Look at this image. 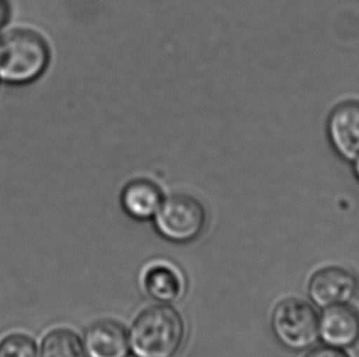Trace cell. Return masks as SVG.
Returning <instances> with one entry per match:
<instances>
[{"label":"cell","mask_w":359,"mask_h":357,"mask_svg":"<svg viewBox=\"0 0 359 357\" xmlns=\"http://www.w3.org/2000/svg\"><path fill=\"white\" fill-rule=\"evenodd\" d=\"M184 335V322L178 311L157 304L136 317L129 343L139 357H173L182 346Z\"/></svg>","instance_id":"1"},{"label":"cell","mask_w":359,"mask_h":357,"mask_svg":"<svg viewBox=\"0 0 359 357\" xmlns=\"http://www.w3.org/2000/svg\"><path fill=\"white\" fill-rule=\"evenodd\" d=\"M49 53L39 36L15 29L0 37V80L9 83H27L43 73Z\"/></svg>","instance_id":"2"},{"label":"cell","mask_w":359,"mask_h":357,"mask_svg":"<svg viewBox=\"0 0 359 357\" xmlns=\"http://www.w3.org/2000/svg\"><path fill=\"white\" fill-rule=\"evenodd\" d=\"M271 326L277 340L294 351L311 348L319 338V316L311 304L297 298L277 304Z\"/></svg>","instance_id":"3"},{"label":"cell","mask_w":359,"mask_h":357,"mask_svg":"<svg viewBox=\"0 0 359 357\" xmlns=\"http://www.w3.org/2000/svg\"><path fill=\"white\" fill-rule=\"evenodd\" d=\"M155 217L161 235L173 242L193 241L201 235L206 225L203 203L185 193L163 200Z\"/></svg>","instance_id":"4"},{"label":"cell","mask_w":359,"mask_h":357,"mask_svg":"<svg viewBox=\"0 0 359 357\" xmlns=\"http://www.w3.org/2000/svg\"><path fill=\"white\" fill-rule=\"evenodd\" d=\"M359 279L348 268L330 266L316 272L308 284L311 301L320 309L350 304L358 294Z\"/></svg>","instance_id":"5"},{"label":"cell","mask_w":359,"mask_h":357,"mask_svg":"<svg viewBox=\"0 0 359 357\" xmlns=\"http://www.w3.org/2000/svg\"><path fill=\"white\" fill-rule=\"evenodd\" d=\"M327 139L336 155L345 162L359 155V102L346 101L336 106L327 118Z\"/></svg>","instance_id":"6"},{"label":"cell","mask_w":359,"mask_h":357,"mask_svg":"<svg viewBox=\"0 0 359 357\" xmlns=\"http://www.w3.org/2000/svg\"><path fill=\"white\" fill-rule=\"evenodd\" d=\"M319 337L327 346L347 349L359 342V311L350 304L324 309L319 317Z\"/></svg>","instance_id":"7"},{"label":"cell","mask_w":359,"mask_h":357,"mask_svg":"<svg viewBox=\"0 0 359 357\" xmlns=\"http://www.w3.org/2000/svg\"><path fill=\"white\" fill-rule=\"evenodd\" d=\"M83 345L90 357H126L130 343L121 324L101 321L88 327Z\"/></svg>","instance_id":"8"},{"label":"cell","mask_w":359,"mask_h":357,"mask_svg":"<svg viewBox=\"0 0 359 357\" xmlns=\"http://www.w3.org/2000/svg\"><path fill=\"white\" fill-rule=\"evenodd\" d=\"M163 201L160 188L146 178H136L121 192V206L131 218L147 220L155 217Z\"/></svg>","instance_id":"9"},{"label":"cell","mask_w":359,"mask_h":357,"mask_svg":"<svg viewBox=\"0 0 359 357\" xmlns=\"http://www.w3.org/2000/svg\"><path fill=\"white\" fill-rule=\"evenodd\" d=\"M142 285L152 299L162 304L175 302L184 289L180 273L173 267L163 263L152 265L145 270Z\"/></svg>","instance_id":"10"},{"label":"cell","mask_w":359,"mask_h":357,"mask_svg":"<svg viewBox=\"0 0 359 357\" xmlns=\"http://www.w3.org/2000/svg\"><path fill=\"white\" fill-rule=\"evenodd\" d=\"M41 357H86V350L75 332L57 328L50 330L42 340Z\"/></svg>","instance_id":"11"},{"label":"cell","mask_w":359,"mask_h":357,"mask_svg":"<svg viewBox=\"0 0 359 357\" xmlns=\"http://www.w3.org/2000/svg\"><path fill=\"white\" fill-rule=\"evenodd\" d=\"M0 357H39V348L27 334L11 333L0 340Z\"/></svg>","instance_id":"12"},{"label":"cell","mask_w":359,"mask_h":357,"mask_svg":"<svg viewBox=\"0 0 359 357\" xmlns=\"http://www.w3.org/2000/svg\"><path fill=\"white\" fill-rule=\"evenodd\" d=\"M306 357H351L344 349L332 348V346H320L311 350Z\"/></svg>","instance_id":"13"},{"label":"cell","mask_w":359,"mask_h":357,"mask_svg":"<svg viewBox=\"0 0 359 357\" xmlns=\"http://www.w3.org/2000/svg\"><path fill=\"white\" fill-rule=\"evenodd\" d=\"M6 16H8V8L4 0H0V26L4 24Z\"/></svg>","instance_id":"14"},{"label":"cell","mask_w":359,"mask_h":357,"mask_svg":"<svg viewBox=\"0 0 359 357\" xmlns=\"http://www.w3.org/2000/svg\"><path fill=\"white\" fill-rule=\"evenodd\" d=\"M351 164H352V172H353V175H355V178L358 180L359 183V155L357 158H355V160L351 162Z\"/></svg>","instance_id":"15"}]
</instances>
